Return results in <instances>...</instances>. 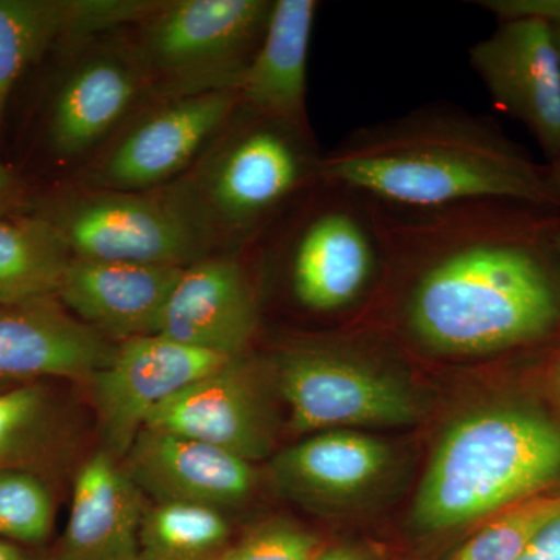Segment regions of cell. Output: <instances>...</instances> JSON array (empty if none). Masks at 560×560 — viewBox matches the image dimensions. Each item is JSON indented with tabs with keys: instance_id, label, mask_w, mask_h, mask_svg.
Here are the masks:
<instances>
[{
	"instance_id": "ac0fdd59",
	"label": "cell",
	"mask_w": 560,
	"mask_h": 560,
	"mask_svg": "<svg viewBox=\"0 0 560 560\" xmlns=\"http://www.w3.org/2000/svg\"><path fill=\"white\" fill-rule=\"evenodd\" d=\"M117 345L62 307L60 301L0 304V378L91 381Z\"/></svg>"
},
{
	"instance_id": "f1b7e54d",
	"label": "cell",
	"mask_w": 560,
	"mask_h": 560,
	"mask_svg": "<svg viewBox=\"0 0 560 560\" xmlns=\"http://www.w3.org/2000/svg\"><path fill=\"white\" fill-rule=\"evenodd\" d=\"M517 560H560V517L541 530Z\"/></svg>"
},
{
	"instance_id": "5bb4252c",
	"label": "cell",
	"mask_w": 560,
	"mask_h": 560,
	"mask_svg": "<svg viewBox=\"0 0 560 560\" xmlns=\"http://www.w3.org/2000/svg\"><path fill=\"white\" fill-rule=\"evenodd\" d=\"M147 95L149 81L125 40L90 51L62 80L51 103V149L61 160L90 153Z\"/></svg>"
},
{
	"instance_id": "484cf974",
	"label": "cell",
	"mask_w": 560,
	"mask_h": 560,
	"mask_svg": "<svg viewBox=\"0 0 560 560\" xmlns=\"http://www.w3.org/2000/svg\"><path fill=\"white\" fill-rule=\"evenodd\" d=\"M55 523L54 493L38 471L0 470V539L40 545Z\"/></svg>"
},
{
	"instance_id": "d4e9b609",
	"label": "cell",
	"mask_w": 560,
	"mask_h": 560,
	"mask_svg": "<svg viewBox=\"0 0 560 560\" xmlns=\"http://www.w3.org/2000/svg\"><path fill=\"white\" fill-rule=\"evenodd\" d=\"M560 517V492L537 493L499 512L451 560H517Z\"/></svg>"
},
{
	"instance_id": "9a60e30c",
	"label": "cell",
	"mask_w": 560,
	"mask_h": 560,
	"mask_svg": "<svg viewBox=\"0 0 560 560\" xmlns=\"http://www.w3.org/2000/svg\"><path fill=\"white\" fill-rule=\"evenodd\" d=\"M125 458L128 477L158 504L220 511L241 503L256 485L248 460L167 431L140 430Z\"/></svg>"
},
{
	"instance_id": "d590c367",
	"label": "cell",
	"mask_w": 560,
	"mask_h": 560,
	"mask_svg": "<svg viewBox=\"0 0 560 560\" xmlns=\"http://www.w3.org/2000/svg\"><path fill=\"white\" fill-rule=\"evenodd\" d=\"M13 383H18V382H9V381H3V378H0V388H5V386L13 385Z\"/></svg>"
},
{
	"instance_id": "7c38bea8",
	"label": "cell",
	"mask_w": 560,
	"mask_h": 560,
	"mask_svg": "<svg viewBox=\"0 0 560 560\" xmlns=\"http://www.w3.org/2000/svg\"><path fill=\"white\" fill-rule=\"evenodd\" d=\"M260 323V305L248 272L235 253L212 254L183 268L158 334L221 355L248 349Z\"/></svg>"
},
{
	"instance_id": "8fae6325",
	"label": "cell",
	"mask_w": 560,
	"mask_h": 560,
	"mask_svg": "<svg viewBox=\"0 0 560 560\" xmlns=\"http://www.w3.org/2000/svg\"><path fill=\"white\" fill-rule=\"evenodd\" d=\"M232 359L161 334L119 342L109 364L91 378L103 434L114 455H127L164 401Z\"/></svg>"
},
{
	"instance_id": "52a82bcc",
	"label": "cell",
	"mask_w": 560,
	"mask_h": 560,
	"mask_svg": "<svg viewBox=\"0 0 560 560\" xmlns=\"http://www.w3.org/2000/svg\"><path fill=\"white\" fill-rule=\"evenodd\" d=\"M44 219L75 259L189 267L208 243L164 191H70Z\"/></svg>"
},
{
	"instance_id": "4dcf8cb0",
	"label": "cell",
	"mask_w": 560,
	"mask_h": 560,
	"mask_svg": "<svg viewBox=\"0 0 560 560\" xmlns=\"http://www.w3.org/2000/svg\"><path fill=\"white\" fill-rule=\"evenodd\" d=\"M0 560H28L20 545L0 539Z\"/></svg>"
},
{
	"instance_id": "44dd1931",
	"label": "cell",
	"mask_w": 560,
	"mask_h": 560,
	"mask_svg": "<svg viewBox=\"0 0 560 560\" xmlns=\"http://www.w3.org/2000/svg\"><path fill=\"white\" fill-rule=\"evenodd\" d=\"M388 459L383 442L331 430L283 452L275 469L279 481L301 495L342 497L370 485Z\"/></svg>"
},
{
	"instance_id": "603a6c76",
	"label": "cell",
	"mask_w": 560,
	"mask_h": 560,
	"mask_svg": "<svg viewBox=\"0 0 560 560\" xmlns=\"http://www.w3.org/2000/svg\"><path fill=\"white\" fill-rule=\"evenodd\" d=\"M230 525L220 511L190 504H156L145 510L138 560H221Z\"/></svg>"
},
{
	"instance_id": "6da1fadb",
	"label": "cell",
	"mask_w": 560,
	"mask_h": 560,
	"mask_svg": "<svg viewBox=\"0 0 560 560\" xmlns=\"http://www.w3.org/2000/svg\"><path fill=\"white\" fill-rule=\"evenodd\" d=\"M371 201V200H370ZM400 320L420 349L482 357L560 337L559 210L512 201L401 209L371 201Z\"/></svg>"
},
{
	"instance_id": "cb8c5ba5",
	"label": "cell",
	"mask_w": 560,
	"mask_h": 560,
	"mask_svg": "<svg viewBox=\"0 0 560 560\" xmlns=\"http://www.w3.org/2000/svg\"><path fill=\"white\" fill-rule=\"evenodd\" d=\"M58 416L49 386L18 382L0 388V470L38 471L54 451Z\"/></svg>"
},
{
	"instance_id": "836d02e7",
	"label": "cell",
	"mask_w": 560,
	"mask_h": 560,
	"mask_svg": "<svg viewBox=\"0 0 560 560\" xmlns=\"http://www.w3.org/2000/svg\"><path fill=\"white\" fill-rule=\"evenodd\" d=\"M319 560H359V558L348 550H337L329 552V555L320 556Z\"/></svg>"
},
{
	"instance_id": "4316f807",
	"label": "cell",
	"mask_w": 560,
	"mask_h": 560,
	"mask_svg": "<svg viewBox=\"0 0 560 560\" xmlns=\"http://www.w3.org/2000/svg\"><path fill=\"white\" fill-rule=\"evenodd\" d=\"M319 540L307 530L271 523L228 548L221 560H319Z\"/></svg>"
},
{
	"instance_id": "1f68e13d",
	"label": "cell",
	"mask_w": 560,
	"mask_h": 560,
	"mask_svg": "<svg viewBox=\"0 0 560 560\" xmlns=\"http://www.w3.org/2000/svg\"><path fill=\"white\" fill-rule=\"evenodd\" d=\"M548 179H550V186L552 195H555L556 205L560 210V156L558 160L547 164Z\"/></svg>"
},
{
	"instance_id": "7402d4cb",
	"label": "cell",
	"mask_w": 560,
	"mask_h": 560,
	"mask_svg": "<svg viewBox=\"0 0 560 560\" xmlns=\"http://www.w3.org/2000/svg\"><path fill=\"white\" fill-rule=\"evenodd\" d=\"M70 259L61 235L44 217L0 213V304L58 301Z\"/></svg>"
},
{
	"instance_id": "5b68a950",
	"label": "cell",
	"mask_w": 560,
	"mask_h": 560,
	"mask_svg": "<svg viewBox=\"0 0 560 560\" xmlns=\"http://www.w3.org/2000/svg\"><path fill=\"white\" fill-rule=\"evenodd\" d=\"M275 0H167L128 28L158 101L234 90L256 57Z\"/></svg>"
},
{
	"instance_id": "4fadbf2b",
	"label": "cell",
	"mask_w": 560,
	"mask_h": 560,
	"mask_svg": "<svg viewBox=\"0 0 560 560\" xmlns=\"http://www.w3.org/2000/svg\"><path fill=\"white\" fill-rule=\"evenodd\" d=\"M143 429L206 442L248 463L271 445L267 407L245 353L164 401Z\"/></svg>"
},
{
	"instance_id": "7a4b0ae2",
	"label": "cell",
	"mask_w": 560,
	"mask_h": 560,
	"mask_svg": "<svg viewBox=\"0 0 560 560\" xmlns=\"http://www.w3.org/2000/svg\"><path fill=\"white\" fill-rule=\"evenodd\" d=\"M320 183L401 209L512 201L559 210L547 164L495 120L448 103L419 106L349 132L323 154Z\"/></svg>"
},
{
	"instance_id": "2e32d148",
	"label": "cell",
	"mask_w": 560,
	"mask_h": 560,
	"mask_svg": "<svg viewBox=\"0 0 560 560\" xmlns=\"http://www.w3.org/2000/svg\"><path fill=\"white\" fill-rule=\"evenodd\" d=\"M183 268L167 265L70 259L58 301L110 341L160 331L162 312Z\"/></svg>"
},
{
	"instance_id": "83f0119b",
	"label": "cell",
	"mask_w": 560,
	"mask_h": 560,
	"mask_svg": "<svg viewBox=\"0 0 560 560\" xmlns=\"http://www.w3.org/2000/svg\"><path fill=\"white\" fill-rule=\"evenodd\" d=\"M497 18L534 14L550 22L560 65V0H482L477 2Z\"/></svg>"
},
{
	"instance_id": "9c48e42d",
	"label": "cell",
	"mask_w": 560,
	"mask_h": 560,
	"mask_svg": "<svg viewBox=\"0 0 560 560\" xmlns=\"http://www.w3.org/2000/svg\"><path fill=\"white\" fill-rule=\"evenodd\" d=\"M294 430L408 425L418 418L410 390L371 363L323 341H294L276 361Z\"/></svg>"
},
{
	"instance_id": "ffe728a7",
	"label": "cell",
	"mask_w": 560,
	"mask_h": 560,
	"mask_svg": "<svg viewBox=\"0 0 560 560\" xmlns=\"http://www.w3.org/2000/svg\"><path fill=\"white\" fill-rule=\"evenodd\" d=\"M318 9L316 0L272 2L267 31L237 90L242 110L308 130L305 95Z\"/></svg>"
},
{
	"instance_id": "d6986e66",
	"label": "cell",
	"mask_w": 560,
	"mask_h": 560,
	"mask_svg": "<svg viewBox=\"0 0 560 560\" xmlns=\"http://www.w3.org/2000/svg\"><path fill=\"white\" fill-rule=\"evenodd\" d=\"M142 492L110 453L81 466L68 526L47 560H138Z\"/></svg>"
},
{
	"instance_id": "3957f363",
	"label": "cell",
	"mask_w": 560,
	"mask_h": 560,
	"mask_svg": "<svg viewBox=\"0 0 560 560\" xmlns=\"http://www.w3.org/2000/svg\"><path fill=\"white\" fill-rule=\"evenodd\" d=\"M311 130L238 109L197 164L162 191L209 249L235 253L320 183Z\"/></svg>"
},
{
	"instance_id": "8992f818",
	"label": "cell",
	"mask_w": 560,
	"mask_h": 560,
	"mask_svg": "<svg viewBox=\"0 0 560 560\" xmlns=\"http://www.w3.org/2000/svg\"><path fill=\"white\" fill-rule=\"evenodd\" d=\"M312 208L289 241L287 272L294 301L315 315L352 311L385 275V249L371 201L319 183Z\"/></svg>"
},
{
	"instance_id": "e575fe53",
	"label": "cell",
	"mask_w": 560,
	"mask_h": 560,
	"mask_svg": "<svg viewBox=\"0 0 560 560\" xmlns=\"http://www.w3.org/2000/svg\"><path fill=\"white\" fill-rule=\"evenodd\" d=\"M552 243H555L556 253H558L560 260V217L558 223H556L555 230H552Z\"/></svg>"
},
{
	"instance_id": "277c9868",
	"label": "cell",
	"mask_w": 560,
	"mask_h": 560,
	"mask_svg": "<svg viewBox=\"0 0 560 560\" xmlns=\"http://www.w3.org/2000/svg\"><path fill=\"white\" fill-rule=\"evenodd\" d=\"M560 478V427L536 408L471 412L442 436L423 475L412 521L456 528L521 503Z\"/></svg>"
},
{
	"instance_id": "f546056e",
	"label": "cell",
	"mask_w": 560,
	"mask_h": 560,
	"mask_svg": "<svg viewBox=\"0 0 560 560\" xmlns=\"http://www.w3.org/2000/svg\"><path fill=\"white\" fill-rule=\"evenodd\" d=\"M24 186L10 168L0 164V213H14L24 200Z\"/></svg>"
},
{
	"instance_id": "d6a6232c",
	"label": "cell",
	"mask_w": 560,
	"mask_h": 560,
	"mask_svg": "<svg viewBox=\"0 0 560 560\" xmlns=\"http://www.w3.org/2000/svg\"><path fill=\"white\" fill-rule=\"evenodd\" d=\"M548 381H550L552 393L558 397L560 401V352L558 357H556L555 361H552L550 368V374H548Z\"/></svg>"
},
{
	"instance_id": "30bf717a",
	"label": "cell",
	"mask_w": 560,
	"mask_h": 560,
	"mask_svg": "<svg viewBox=\"0 0 560 560\" xmlns=\"http://www.w3.org/2000/svg\"><path fill=\"white\" fill-rule=\"evenodd\" d=\"M471 69L493 105L521 121L547 162L560 156V65L550 22L534 14L499 18L469 50Z\"/></svg>"
},
{
	"instance_id": "e0dca14e",
	"label": "cell",
	"mask_w": 560,
	"mask_h": 560,
	"mask_svg": "<svg viewBox=\"0 0 560 560\" xmlns=\"http://www.w3.org/2000/svg\"><path fill=\"white\" fill-rule=\"evenodd\" d=\"M158 0H0V125L18 81L62 40H90L142 21Z\"/></svg>"
},
{
	"instance_id": "ba28073f",
	"label": "cell",
	"mask_w": 560,
	"mask_h": 560,
	"mask_svg": "<svg viewBox=\"0 0 560 560\" xmlns=\"http://www.w3.org/2000/svg\"><path fill=\"white\" fill-rule=\"evenodd\" d=\"M241 109L234 90L200 92L160 101L120 132L84 173L81 187L153 191L197 164Z\"/></svg>"
}]
</instances>
